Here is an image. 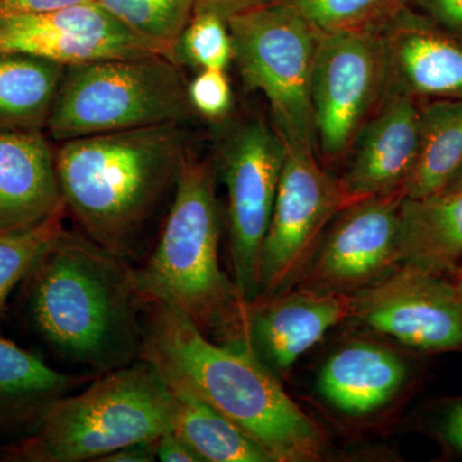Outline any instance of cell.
Listing matches in <instances>:
<instances>
[{
    "label": "cell",
    "instance_id": "obj_1",
    "mask_svg": "<svg viewBox=\"0 0 462 462\" xmlns=\"http://www.w3.org/2000/svg\"><path fill=\"white\" fill-rule=\"evenodd\" d=\"M139 358L190 389L247 433L273 462H319L329 451L321 428L251 348L207 338L178 309L143 300Z\"/></svg>",
    "mask_w": 462,
    "mask_h": 462
},
{
    "label": "cell",
    "instance_id": "obj_2",
    "mask_svg": "<svg viewBox=\"0 0 462 462\" xmlns=\"http://www.w3.org/2000/svg\"><path fill=\"white\" fill-rule=\"evenodd\" d=\"M21 287L27 325L60 357L99 374L138 360L143 298L129 261L65 229Z\"/></svg>",
    "mask_w": 462,
    "mask_h": 462
},
{
    "label": "cell",
    "instance_id": "obj_3",
    "mask_svg": "<svg viewBox=\"0 0 462 462\" xmlns=\"http://www.w3.org/2000/svg\"><path fill=\"white\" fill-rule=\"evenodd\" d=\"M184 124L83 136L56 153L66 211L84 236L129 261L189 156Z\"/></svg>",
    "mask_w": 462,
    "mask_h": 462
},
{
    "label": "cell",
    "instance_id": "obj_4",
    "mask_svg": "<svg viewBox=\"0 0 462 462\" xmlns=\"http://www.w3.org/2000/svg\"><path fill=\"white\" fill-rule=\"evenodd\" d=\"M220 207L211 163L189 156L153 251L134 279L143 300L171 305L221 345L251 348L249 303L220 263Z\"/></svg>",
    "mask_w": 462,
    "mask_h": 462
},
{
    "label": "cell",
    "instance_id": "obj_5",
    "mask_svg": "<svg viewBox=\"0 0 462 462\" xmlns=\"http://www.w3.org/2000/svg\"><path fill=\"white\" fill-rule=\"evenodd\" d=\"M170 430L172 404L165 380L138 358L51 404L26 434L0 445V461L98 462Z\"/></svg>",
    "mask_w": 462,
    "mask_h": 462
},
{
    "label": "cell",
    "instance_id": "obj_6",
    "mask_svg": "<svg viewBox=\"0 0 462 462\" xmlns=\"http://www.w3.org/2000/svg\"><path fill=\"white\" fill-rule=\"evenodd\" d=\"M184 76L162 54L67 66L48 118L57 141L184 124L193 114Z\"/></svg>",
    "mask_w": 462,
    "mask_h": 462
},
{
    "label": "cell",
    "instance_id": "obj_7",
    "mask_svg": "<svg viewBox=\"0 0 462 462\" xmlns=\"http://www.w3.org/2000/svg\"><path fill=\"white\" fill-rule=\"evenodd\" d=\"M243 80L263 93L287 148L315 151L311 81L321 32L279 2L226 18Z\"/></svg>",
    "mask_w": 462,
    "mask_h": 462
},
{
    "label": "cell",
    "instance_id": "obj_8",
    "mask_svg": "<svg viewBox=\"0 0 462 462\" xmlns=\"http://www.w3.org/2000/svg\"><path fill=\"white\" fill-rule=\"evenodd\" d=\"M285 156L287 145L281 134L260 117L236 125L220 152L227 191L231 278L249 305L260 296L261 249Z\"/></svg>",
    "mask_w": 462,
    "mask_h": 462
},
{
    "label": "cell",
    "instance_id": "obj_9",
    "mask_svg": "<svg viewBox=\"0 0 462 462\" xmlns=\"http://www.w3.org/2000/svg\"><path fill=\"white\" fill-rule=\"evenodd\" d=\"M352 203L339 179L319 165L315 151L287 148L261 249L257 300L296 287L328 226Z\"/></svg>",
    "mask_w": 462,
    "mask_h": 462
},
{
    "label": "cell",
    "instance_id": "obj_10",
    "mask_svg": "<svg viewBox=\"0 0 462 462\" xmlns=\"http://www.w3.org/2000/svg\"><path fill=\"white\" fill-rule=\"evenodd\" d=\"M387 94L379 33H321L311 81L315 143L327 163L346 161Z\"/></svg>",
    "mask_w": 462,
    "mask_h": 462
},
{
    "label": "cell",
    "instance_id": "obj_11",
    "mask_svg": "<svg viewBox=\"0 0 462 462\" xmlns=\"http://www.w3.org/2000/svg\"><path fill=\"white\" fill-rule=\"evenodd\" d=\"M349 320L420 354L462 352V291L451 275L400 266L355 294Z\"/></svg>",
    "mask_w": 462,
    "mask_h": 462
},
{
    "label": "cell",
    "instance_id": "obj_12",
    "mask_svg": "<svg viewBox=\"0 0 462 462\" xmlns=\"http://www.w3.org/2000/svg\"><path fill=\"white\" fill-rule=\"evenodd\" d=\"M404 194L358 200L333 218L294 288L355 296L398 269L400 207Z\"/></svg>",
    "mask_w": 462,
    "mask_h": 462
},
{
    "label": "cell",
    "instance_id": "obj_13",
    "mask_svg": "<svg viewBox=\"0 0 462 462\" xmlns=\"http://www.w3.org/2000/svg\"><path fill=\"white\" fill-rule=\"evenodd\" d=\"M0 51L44 58L65 67L162 54L97 2L48 14L0 18Z\"/></svg>",
    "mask_w": 462,
    "mask_h": 462
},
{
    "label": "cell",
    "instance_id": "obj_14",
    "mask_svg": "<svg viewBox=\"0 0 462 462\" xmlns=\"http://www.w3.org/2000/svg\"><path fill=\"white\" fill-rule=\"evenodd\" d=\"M387 94L416 102L462 99V39L406 5L379 32Z\"/></svg>",
    "mask_w": 462,
    "mask_h": 462
},
{
    "label": "cell",
    "instance_id": "obj_15",
    "mask_svg": "<svg viewBox=\"0 0 462 462\" xmlns=\"http://www.w3.org/2000/svg\"><path fill=\"white\" fill-rule=\"evenodd\" d=\"M420 103L385 94L346 156L339 182L352 202L402 191L418 147Z\"/></svg>",
    "mask_w": 462,
    "mask_h": 462
},
{
    "label": "cell",
    "instance_id": "obj_16",
    "mask_svg": "<svg viewBox=\"0 0 462 462\" xmlns=\"http://www.w3.org/2000/svg\"><path fill=\"white\" fill-rule=\"evenodd\" d=\"M354 296L293 288L249 305V337L257 357L285 374L328 331L349 320Z\"/></svg>",
    "mask_w": 462,
    "mask_h": 462
},
{
    "label": "cell",
    "instance_id": "obj_17",
    "mask_svg": "<svg viewBox=\"0 0 462 462\" xmlns=\"http://www.w3.org/2000/svg\"><path fill=\"white\" fill-rule=\"evenodd\" d=\"M62 212L56 154L41 132L0 129V233L32 229Z\"/></svg>",
    "mask_w": 462,
    "mask_h": 462
},
{
    "label": "cell",
    "instance_id": "obj_18",
    "mask_svg": "<svg viewBox=\"0 0 462 462\" xmlns=\"http://www.w3.org/2000/svg\"><path fill=\"white\" fill-rule=\"evenodd\" d=\"M409 376L403 358L387 346L357 340L325 361L318 376L321 397L346 415H366L400 393Z\"/></svg>",
    "mask_w": 462,
    "mask_h": 462
},
{
    "label": "cell",
    "instance_id": "obj_19",
    "mask_svg": "<svg viewBox=\"0 0 462 462\" xmlns=\"http://www.w3.org/2000/svg\"><path fill=\"white\" fill-rule=\"evenodd\" d=\"M398 266L451 275L462 263V190L420 199L403 197L397 240Z\"/></svg>",
    "mask_w": 462,
    "mask_h": 462
},
{
    "label": "cell",
    "instance_id": "obj_20",
    "mask_svg": "<svg viewBox=\"0 0 462 462\" xmlns=\"http://www.w3.org/2000/svg\"><path fill=\"white\" fill-rule=\"evenodd\" d=\"M88 380L58 372L39 356L0 337V434L23 436L51 404Z\"/></svg>",
    "mask_w": 462,
    "mask_h": 462
},
{
    "label": "cell",
    "instance_id": "obj_21",
    "mask_svg": "<svg viewBox=\"0 0 462 462\" xmlns=\"http://www.w3.org/2000/svg\"><path fill=\"white\" fill-rule=\"evenodd\" d=\"M462 167V99L420 102L418 147L404 197L445 190Z\"/></svg>",
    "mask_w": 462,
    "mask_h": 462
},
{
    "label": "cell",
    "instance_id": "obj_22",
    "mask_svg": "<svg viewBox=\"0 0 462 462\" xmlns=\"http://www.w3.org/2000/svg\"><path fill=\"white\" fill-rule=\"evenodd\" d=\"M165 383L171 398L172 431L203 462H273L247 433L203 398L178 383Z\"/></svg>",
    "mask_w": 462,
    "mask_h": 462
},
{
    "label": "cell",
    "instance_id": "obj_23",
    "mask_svg": "<svg viewBox=\"0 0 462 462\" xmlns=\"http://www.w3.org/2000/svg\"><path fill=\"white\" fill-rule=\"evenodd\" d=\"M65 69L44 58L0 51V129L47 127Z\"/></svg>",
    "mask_w": 462,
    "mask_h": 462
},
{
    "label": "cell",
    "instance_id": "obj_24",
    "mask_svg": "<svg viewBox=\"0 0 462 462\" xmlns=\"http://www.w3.org/2000/svg\"><path fill=\"white\" fill-rule=\"evenodd\" d=\"M132 30L157 48L163 56L175 58L179 39L196 14L197 0H96Z\"/></svg>",
    "mask_w": 462,
    "mask_h": 462
},
{
    "label": "cell",
    "instance_id": "obj_25",
    "mask_svg": "<svg viewBox=\"0 0 462 462\" xmlns=\"http://www.w3.org/2000/svg\"><path fill=\"white\" fill-rule=\"evenodd\" d=\"M293 9L319 32L379 33L404 0H273Z\"/></svg>",
    "mask_w": 462,
    "mask_h": 462
},
{
    "label": "cell",
    "instance_id": "obj_26",
    "mask_svg": "<svg viewBox=\"0 0 462 462\" xmlns=\"http://www.w3.org/2000/svg\"><path fill=\"white\" fill-rule=\"evenodd\" d=\"M66 212L54 216L32 229L0 233V319L9 297L23 282L39 257L65 230Z\"/></svg>",
    "mask_w": 462,
    "mask_h": 462
},
{
    "label": "cell",
    "instance_id": "obj_27",
    "mask_svg": "<svg viewBox=\"0 0 462 462\" xmlns=\"http://www.w3.org/2000/svg\"><path fill=\"white\" fill-rule=\"evenodd\" d=\"M200 69L225 71L234 58L226 20L211 11H196L179 39L175 57Z\"/></svg>",
    "mask_w": 462,
    "mask_h": 462
},
{
    "label": "cell",
    "instance_id": "obj_28",
    "mask_svg": "<svg viewBox=\"0 0 462 462\" xmlns=\"http://www.w3.org/2000/svg\"><path fill=\"white\" fill-rule=\"evenodd\" d=\"M421 428L440 446L446 457L462 460V396L440 398L428 404Z\"/></svg>",
    "mask_w": 462,
    "mask_h": 462
},
{
    "label": "cell",
    "instance_id": "obj_29",
    "mask_svg": "<svg viewBox=\"0 0 462 462\" xmlns=\"http://www.w3.org/2000/svg\"><path fill=\"white\" fill-rule=\"evenodd\" d=\"M191 107L209 120L224 117L231 108V88L221 69H202L188 85Z\"/></svg>",
    "mask_w": 462,
    "mask_h": 462
},
{
    "label": "cell",
    "instance_id": "obj_30",
    "mask_svg": "<svg viewBox=\"0 0 462 462\" xmlns=\"http://www.w3.org/2000/svg\"><path fill=\"white\" fill-rule=\"evenodd\" d=\"M404 5L462 39V0H404Z\"/></svg>",
    "mask_w": 462,
    "mask_h": 462
},
{
    "label": "cell",
    "instance_id": "obj_31",
    "mask_svg": "<svg viewBox=\"0 0 462 462\" xmlns=\"http://www.w3.org/2000/svg\"><path fill=\"white\" fill-rule=\"evenodd\" d=\"M96 0H0V18L48 14Z\"/></svg>",
    "mask_w": 462,
    "mask_h": 462
},
{
    "label": "cell",
    "instance_id": "obj_32",
    "mask_svg": "<svg viewBox=\"0 0 462 462\" xmlns=\"http://www.w3.org/2000/svg\"><path fill=\"white\" fill-rule=\"evenodd\" d=\"M157 460L161 462H203L202 457L172 430L157 439Z\"/></svg>",
    "mask_w": 462,
    "mask_h": 462
},
{
    "label": "cell",
    "instance_id": "obj_33",
    "mask_svg": "<svg viewBox=\"0 0 462 462\" xmlns=\"http://www.w3.org/2000/svg\"><path fill=\"white\" fill-rule=\"evenodd\" d=\"M158 439V438H157ZM157 439L143 440L116 449L98 462H153L157 460Z\"/></svg>",
    "mask_w": 462,
    "mask_h": 462
},
{
    "label": "cell",
    "instance_id": "obj_34",
    "mask_svg": "<svg viewBox=\"0 0 462 462\" xmlns=\"http://www.w3.org/2000/svg\"><path fill=\"white\" fill-rule=\"evenodd\" d=\"M269 0H197L196 11H211L220 14L226 20L227 17L245 11L254 5H264Z\"/></svg>",
    "mask_w": 462,
    "mask_h": 462
},
{
    "label": "cell",
    "instance_id": "obj_35",
    "mask_svg": "<svg viewBox=\"0 0 462 462\" xmlns=\"http://www.w3.org/2000/svg\"><path fill=\"white\" fill-rule=\"evenodd\" d=\"M445 190H462V167L457 175L455 176L454 180H452L451 184H449Z\"/></svg>",
    "mask_w": 462,
    "mask_h": 462
},
{
    "label": "cell",
    "instance_id": "obj_36",
    "mask_svg": "<svg viewBox=\"0 0 462 462\" xmlns=\"http://www.w3.org/2000/svg\"><path fill=\"white\" fill-rule=\"evenodd\" d=\"M452 279L457 282L458 288L462 291V263L460 266L456 267L454 272L451 273Z\"/></svg>",
    "mask_w": 462,
    "mask_h": 462
},
{
    "label": "cell",
    "instance_id": "obj_37",
    "mask_svg": "<svg viewBox=\"0 0 462 462\" xmlns=\"http://www.w3.org/2000/svg\"><path fill=\"white\" fill-rule=\"evenodd\" d=\"M272 2H273V0H269V2H267V3H272Z\"/></svg>",
    "mask_w": 462,
    "mask_h": 462
}]
</instances>
